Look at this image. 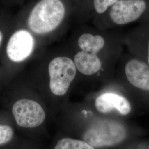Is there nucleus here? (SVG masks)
<instances>
[{
	"instance_id": "7ed1b4c3",
	"label": "nucleus",
	"mask_w": 149,
	"mask_h": 149,
	"mask_svg": "<svg viewBox=\"0 0 149 149\" xmlns=\"http://www.w3.org/2000/svg\"><path fill=\"white\" fill-rule=\"evenodd\" d=\"M48 70L52 92L56 96H63L76 74L74 62L68 57H58L50 61Z\"/></svg>"
},
{
	"instance_id": "f257e3e1",
	"label": "nucleus",
	"mask_w": 149,
	"mask_h": 149,
	"mask_svg": "<svg viewBox=\"0 0 149 149\" xmlns=\"http://www.w3.org/2000/svg\"><path fill=\"white\" fill-rule=\"evenodd\" d=\"M82 138L96 149L109 148L123 143L127 138V132L121 123L104 120L90 125Z\"/></svg>"
},
{
	"instance_id": "6e6552de",
	"label": "nucleus",
	"mask_w": 149,
	"mask_h": 149,
	"mask_svg": "<svg viewBox=\"0 0 149 149\" xmlns=\"http://www.w3.org/2000/svg\"><path fill=\"white\" fill-rule=\"evenodd\" d=\"M95 106L98 112L107 113L116 110L123 116L129 114L132 107L128 100L117 93H104L98 96L95 101Z\"/></svg>"
},
{
	"instance_id": "dca6fc26",
	"label": "nucleus",
	"mask_w": 149,
	"mask_h": 149,
	"mask_svg": "<svg viewBox=\"0 0 149 149\" xmlns=\"http://www.w3.org/2000/svg\"><path fill=\"white\" fill-rule=\"evenodd\" d=\"M2 38H3V35H2V33L0 31V45H1V44L2 40Z\"/></svg>"
},
{
	"instance_id": "1a4fd4ad",
	"label": "nucleus",
	"mask_w": 149,
	"mask_h": 149,
	"mask_svg": "<svg viewBox=\"0 0 149 149\" xmlns=\"http://www.w3.org/2000/svg\"><path fill=\"white\" fill-rule=\"evenodd\" d=\"M76 69L82 74L91 75L96 73L101 68V60L97 54L81 51L76 54L74 58Z\"/></svg>"
},
{
	"instance_id": "f8f14e48",
	"label": "nucleus",
	"mask_w": 149,
	"mask_h": 149,
	"mask_svg": "<svg viewBox=\"0 0 149 149\" xmlns=\"http://www.w3.org/2000/svg\"><path fill=\"white\" fill-rule=\"evenodd\" d=\"M14 133L10 126L0 125V148L10 144L12 141Z\"/></svg>"
},
{
	"instance_id": "20e7f679",
	"label": "nucleus",
	"mask_w": 149,
	"mask_h": 149,
	"mask_svg": "<svg viewBox=\"0 0 149 149\" xmlns=\"http://www.w3.org/2000/svg\"><path fill=\"white\" fill-rule=\"evenodd\" d=\"M12 113L17 124L22 128H36L45 119L42 107L37 102L28 99L16 102L12 107Z\"/></svg>"
},
{
	"instance_id": "9d476101",
	"label": "nucleus",
	"mask_w": 149,
	"mask_h": 149,
	"mask_svg": "<svg viewBox=\"0 0 149 149\" xmlns=\"http://www.w3.org/2000/svg\"><path fill=\"white\" fill-rule=\"evenodd\" d=\"M78 44L82 51L97 54L103 48L105 42L100 36L86 33L80 36Z\"/></svg>"
},
{
	"instance_id": "39448f33",
	"label": "nucleus",
	"mask_w": 149,
	"mask_h": 149,
	"mask_svg": "<svg viewBox=\"0 0 149 149\" xmlns=\"http://www.w3.org/2000/svg\"><path fill=\"white\" fill-rule=\"evenodd\" d=\"M146 0H118L112 5L109 16L117 24H126L142 17L148 10Z\"/></svg>"
},
{
	"instance_id": "0eeeda50",
	"label": "nucleus",
	"mask_w": 149,
	"mask_h": 149,
	"mask_svg": "<svg viewBox=\"0 0 149 149\" xmlns=\"http://www.w3.org/2000/svg\"><path fill=\"white\" fill-rule=\"evenodd\" d=\"M125 72L128 81L134 87L149 92L148 64L139 59H131L125 65Z\"/></svg>"
},
{
	"instance_id": "ddd939ff",
	"label": "nucleus",
	"mask_w": 149,
	"mask_h": 149,
	"mask_svg": "<svg viewBox=\"0 0 149 149\" xmlns=\"http://www.w3.org/2000/svg\"><path fill=\"white\" fill-rule=\"evenodd\" d=\"M118 0H93L94 7L96 11L99 13H102L106 11L109 6L114 4Z\"/></svg>"
},
{
	"instance_id": "4468645a",
	"label": "nucleus",
	"mask_w": 149,
	"mask_h": 149,
	"mask_svg": "<svg viewBox=\"0 0 149 149\" xmlns=\"http://www.w3.org/2000/svg\"><path fill=\"white\" fill-rule=\"evenodd\" d=\"M146 60H147V61L146 62V63L148 64L149 66V36L148 39V41H147V44H146Z\"/></svg>"
},
{
	"instance_id": "9b49d317",
	"label": "nucleus",
	"mask_w": 149,
	"mask_h": 149,
	"mask_svg": "<svg viewBox=\"0 0 149 149\" xmlns=\"http://www.w3.org/2000/svg\"><path fill=\"white\" fill-rule=\"evenodd\" d=\"M53 149H96L85 141L80 139L63 138L59 140Z\"/></svg>"
},
{
	"instance_id": "423d86ee",
	"label": "nucleus",
	"mask_w": 149,
	"mask_h": 149,
	"mask_svg": "<svg viewBox=\"0 0 149 149\" xmlns=\"http://www.w3.org/2000/svg\"><path fill=\"white\" fill-rule=\"evenodd\" d=\"M34 40L31 34L25 30H19L11 36L7 45V54L14 62H21L32 54Z\"/></svg>"
},
{
	"instance_id": "2eb2a0df",
	"label": "nucleus",
	"mask_w": 149,
	"mask_h": 149,
	"mask_svg": "<svg viewBox=\"0 0 149 149\" xmlns=\"http://www.w3.org/2000/svg\"><path fill=\"white\" fill-rule=\"evenodd\" d=\"M139 148L136 149H149V144H143L139 146Z\"/></svg>"
},
{
	"instance_id": "f03ea898",
	"label": "nucleus",
	"mask_w": 149,
	"mask_h": 149,
	"mask_svg": "<svg viewBox=\"0 0 149 149\" xmlns=\"http://www.w3.org/2000/svg\"><path fill=\"white\" fill-rule=\"evenodd\" d=\"M64 15L65 7L60 0H42L33 9L28 24L36 33H47L59 26Z\"/></svg>"
}]
</instances>
